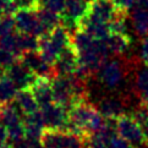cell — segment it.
<instances>
[{
  "mask_svg": "<svg viewBox=\"0 0 148 148\" xmlns=\"http://www.w3.org/2000/svg\"><path fill=\"white\" fill-rule=\"evenodd\" d=\"M71 43V32L64 25H59L50 33L39 37L38 51L50 65L54 66L59 54Z\"/></svg>",
  "mask_w": 148,
  "mask_h": 148,
  "instance_id": "1",
  "label": "cell"
},
{
  "mask_svg": "<svg viewBox=\"0 0 148 148\" xmlns=\"http://www.w3.org/2000/svg\"><path fill=\"white\" fill-rule=\"evenodd\" d=\"M44 148H86L87 138L67 130L45 129L40 137Z\"/></svg>",
  "mask_w": 148,
  "mask_h": 148,
  "instance_id": "2",
  "label": "cell"
},
{
  "mask_svg": "<svg viewBox=\"0 0 148 148\" xmlns=\"http://www.w3.org/2000/svg\"><path fill=\"white\" fill-rule=\"evenodd\" d=\"M127 64L123 59H118V56H115V59L109 58L108 60L103 62L97 75L99 81L105 87L114 89L118 88L125 80V77L127 76Z\"/></svg>",
  "mask_w": 148,
  "mask_h": 148,
  "instance_id": "3",
  "label": "cell"
},
{
  "mask_svg": "<svg viewBox=\"0 0 148 148\" xmlns=\"http://www.w3.org/2000/svg\"><path fill=\"white\" fill-rule=\"evenodd\" d=\"M0 121L5 126L10 141L22 138L25 136L23 114L14 103L0 107Z\"/></svg>",
  "mask_w": 148,
  "mask_h": 148,
  "instance_id": "4",
  "label": "cell"
},
{
  "mask_svg": "<svg viewBox=\"0 0 148 148\" xmlns=\"http://www.w3.org/2000/svg\"><path fill=\"white\" fill-rule=\"evenodd\" d=\"M116 132L132 145H145L142 126L132 114H123L116 119Z\"/></svg>",
  "mask_w": 148,
  "mask_h": 148,
  "instance_id": "5",
  "label": "cell"
},
{
  "mask_svg": "<svg viewBox=\"0 0 148 148\" xmlns=\"http://www.w3.org/2000/svg\"><path fill=\"white\" fill-rule=\"evenodd\" d=\"M45 129L50 130H67L69 110L58 103H50L39 108Z\"/></svg>",
  "mask_w": 148,
  "mask_h": 148,
  "instance_id": "6",
  "label": "cell"
},
{
  "mask_svg": "<svg viewBox=\"0 0 148 148\" xmlns=\"http://www.w3.org/2000/svg\"><path fill=\"white\" fill-rule=\"evenodd\" d=\"M15 28L20 33L33 34L36 37H42L47 34L39 22L37 10H17L14 14Z\"/></svg>",
  "mask_w": 148,
  "mask_h": 148,
  "instance_id": "7",
  "label": "cell"
},
{
  "mask_svg": "<svg viewBox=\"0 0 148 148\" xmlns=\"http://www.w3.org/2000/svg\"><path fill=\"white\" fill-rule=\"evenodd\" d=\"M20 60L22 61L37 77L53 78L56 76L54 66L50 65L49 62L40 55V53L38 50L22 53V55L20 56Z\"/></svg>",
  "mask_w": 148,
  "mask_h": 148,
  "instance_id": "8",
  "label": "cell"
},
{
  "mask_svg": "<svg viewBox=\"0 0 148 148\" xmlns=\"http://www.w3.org/2000/svg\"><path fill=\"white\" fill-rule=\"evenodd\" d=\"M116 14V8L113 0H92L84 17L98 23H108Z\"/></svg>",
  "mask_w": 148,
  "mask_h": 148,
  "instance_id": "9",
  "label": "cell"
},
{
  "mask_svg": "<svg viewBox=\"0 0 148 148\" xmlns=\"http://www.w3.org/2000/svg\"><path fill=\"white\" fill-rule=\"evenodd\" d=\"M78 66H80V59H78L77 50L72 45V43L60 53L54 64L56 76L73 75L77 72Z\"/></svg>",
  "mask_w": 148,
  "mask_h": 148,
  "instance_id": "10",
  "label": "cell"
},
{
  "mask_svg": "<svg viewBox=\"0 0 148 148\" xmlns=\"http://www.w3.org/2000/svg\"><path fill=\"white\" fill-rule=\"evenodd\" d=\"M5 75L14 82L17 89L31 88V86L37 80V76L20 59L6 69Z\"/></svg>",
  "mask_w": 148,
  "mask_h": 148,
  "instance_id": "11",
  "label": "cell"
},
{
  "mask_svg": "<svg viewBox=\"0 0 148 148\" xmlns=\"http://www.w3.org/2000/svg\"><path fill=\"white\" fill-rule=\"evenodd\" d=\"M33 96L38 103L39 108L45 107L50 103H54V94H53L51 78L48 77H37L34 83L31 86Z\"/></svg>",
  "mask_w": 148,
  "mask_h": 148,
  "instance_id": "12",
  "label": "cell"
},
{
  "mask_svg": "<svg viewBox=\"0 0 148 148\" xmlns=\"http://www.w3.org/2000/svg\"><path fill=\"white\" fill-rule=\"evenodd\" d=\"M97 108L104 118L107 119H118L123 114H126L125 100L123 98H118V97L103 98L99 102V105Z\"/></svg>",
  "mask_w": 148,
  "mask_h": 148,
  "instance_id": "13",
  "label": "cell"
},
{
  "mask_svg": "<svg viewBox=\"0 0 148 148\" xmlns=\"http://www.w3.org/2000/svg\"><path fill=\"white\" fill-rule=\"evenodd\" d=\"M105 44L109 51L110 58L123 56L126 51L130 49L131 38L129 34H119V33H110L104 38Z\"/></svg>",
  "mask_w": 148,
  "mask_h": 148,
  "instance_id": "14",
  "label": "cell"
},
{
  "mask_svg": "<svg viewBox=\"0 0 148 148\" xmlns=\"http://www.w3.org/2000/svg\"><path fill=\"white\" fill-rule=\"evenodd\" d=\"M23 126H25V136L31 140H40L45 126L42 119L40 112L32 113L23 116Z\"/></svg>",
  "mask_w": 148,
  "mask_h": 148,
  "instance_id": "15",
  "label": "cell"
},
{
  "mask_svg": "<svg viewBox=\"0 0 148 148\" xmlns=\"http://www.w3.org/2000/svg\"><path fill=\"white\" fill-rule=\"evenodd\" d=\"M12 103L16 105L17 109L23 114V116L28 115V114H32V113H36V112L39 110V105H38V103H37L33 93L29 88L18 89L16 97H15Z\"/></svg>",
  "mask_w": 148,
  "mask_h": 148,
  "instance_id": "16",
  "label": "cell"
},
{
  "mask_svg": "<svg viewBox=\"0 0 148 148\" xmlns=\"http://www.w3.org/2000/svg\"><path fill=\"white\" fill-rule=\"evenodd\" d=\"M131 25L140 38L148 37V10L134 8L130 12Z\"/></svg>",
  "mask_w": 148,
  "mask_h": 148,
  "instance_id": "17",
  "label": "cell"
},
{
  "mask_svg": "<svg viewBox=\"0 0 148 148\" xmlns=\"http://www.w3.org/2000/svg\"><path fill=\"white\" fill-rule=\"evenodd\" d=\"M135 94L140 99V104L148 105V66L140 69L135 76Z\"/></svg>",
  "mask_w": 148,
  "mask_h": 148,
  "instance_id": "18",
  "label": "cell"
},
{
  "mask_svg": "<svg viewBox=\"0 0 148 148\" xmlns=\"http://www.w3.org/2000/svg\"><path fill=\"white\" fill-rule=\"evenodd\" d=\"M37 15H38L39 22L47 34L50 33L59 25H61V15L56 14L54 11H50L48 9L38 8L37 9Z\"/></svg>",
  "mask_w": 148,
  "mask_h": 148,
  "instance_id": "19",
  "label": "cell"
},
{
  "mask_svg": "<svg viewBox=\"0 0 148 148\" xmlns=\"http://www.w3.org/2000/svg\"><path fill=\"white\" fill-rule=\"evenodd\" d=\"M17 91V87L6 75L0 76V107L12 103Z\"/></svg>",
  "mask_w": 148,
  "mask_h": 148,
  "instance_id": "20",
  "label": "cell"
},
{
  "mask_svg": "<svg viewBox=\"0 0 148 148\" xmlns=\"http://www.w3.org/2000/svg\"><path fill=\"white\" fill-rule=\"evenodd\" d=\"M15 31L14 15H1L0 16V38Z\"/></svg>",
  "mask_w": 148,
  "mask_h": 148,
  "instance_id": "21",
  "label": "cell"
},
{
  "mask_svg": "<svg viewBox=\"0 0 148 148\" xmlns=\"http://www.w3.org/2000/svg\"><path fill=\"white\" fill-rule=\"evenodd\" d=\"M66 0H39V8L48 9L50 11L61 15L64 11Z\"/></svg>",
  "mask_w": 148,
  "mask_h": 148,
  "instance_id": "22",
  "label": "cell"
},
{
  "mask_svg": "<svg viewBox=\"0 0 148 148\" xmlns=\"http://www.w3.org/2000/svg\"><path fill=\"white\" fill-rule=\"evenodd\" d=\"M20 58L17 55H15L14 53L11 51H8V50H4L0 48V65L3 67L8 69L9 66H11L14 62H16Z\"/></svg>",
  "mask_w": 148,
  "mask_h": 148,
  "instance_id": "23",
  "label": "cell"
},
{
  "mask_svg": "<svg viewBox=\"0 0 148 148\" xmlns=\"http://www.w3.org/2000/svg\"><path fill=\"white\" fill-rule=\"evenodd\" d=\"M15 9L17 10H37L39 8V0H12Z\"/></svg>",
  "mask_w": 148,
  "mask_h": 148,
  "instance_id": "24",
  "label": "cell"
},
{
  "mask_svg": "<svg viewBox=\"0 0 148 148\" xmlns=\"http://www.w3.org/2000/svg\"><path fill=\"white\" fill-rule=\"evenodd\" d=\"M113 3L118 11L126 14H129L135 6V0H113Z\"/></svg>",
  "mask_w": 148,
  "mask_h": 148,
  "instance_id": "25",
  "label": "cell"
},
{
  "mask_svg": "<svg viewBox=\"0 0 148 148\" xmlns=\"http://www.w3.org/2000/svg\"><path fill=\"white\" fill-rule=\"evenodd\" d=\"M110 148H136L131 142L124 140L123 137H120L119 135H116L114 138L112 140V145Z\"/></svg>",
  "mask_w": 148,
  "mask_h": 148,
  "instance_id": "26",
  "label": "cell"
},
{
  "mask_svg": "<svg viewBox=\"0 0 148 148\" xmlns=\"http://www.w3.org/2000/svg\"><path fill=\"white\" fill-rule=\"evenodd\" d=\"M140 53H141V59H142V61L145 62V65L148 66V37L142 38Z\"/></svg>",
  "mask_w": 148,
  "mask_h": 148,
  "instance_id": "27",
  "label": "cell"
},
{
  "mask_svg": "<svg viewBox=\"0 0 148 148\" xmlns=\"http://www.w3.org/2000/svg\"><path fill=\"white\" fill-rule=\"evenodd\" d=\"M134 8L148 10V0H135V6Z\"/></svg>",
  "mask_w": 148,
  "mask_h": 148,
  "instance_id": "28",
  "label": "cell"
},
{
  "mask_svg": "<svg viewBox=\"0 0 148 148\" xmlns=\"http://www.w3.org/2000/svg\"><path fill=\"white\" fill-rule=\"evenodd\" d=\"M142 126V131H143V135H145V145L148 146V119L146 121L141 124Z\"/></svg>",
  "mask_w": 148,
  "mask_h": 148,
  "instance_id": "29",
  "label": "cell"
},
{
  "mask_svg": "<svg viewBox=\"0 0 148 148\" xmlns=\"http://www.w3.org/2000/svg\"><path fill=\"white\" fill-rule=\"evenodd\" d=\"M0 148H12V147H11V143H9V142H5V143L0 145Z\"/></svg>",
  "mask_w": 148,
  "mask_h": 148,
  "instance_id": "30",
  "label": "cell"
},
{
  "mask_svg": "<svg viewBox=\"0 0 148 148\" xmlns=\"http://www.w3.org/2000/svg\"><path fill=\"white\" fill-rule=\"evenodd\" d=\"M84 1H87V3L89 4V3H91V1H92V0H84Z\"/></svg>",
  "mask_w": 148,
  "mask_h": 148,
  "instance_id": "31",
  "label": "cell"
},
{
  "mask_svg": "<svg viewBox=\"0 0 148 148\" xmlns=\"http://www.w3.org/2000/svg\"><path fill=\"white\" fill-rule=\"evenodd\" d=\"M1 15H3V14H1V11H0V16H1Z\"/></svg>",
  "mask_w": 148,
  "mask_h": 148,
  "instance_id": "32",
  "label": "cell"
},
{
  "mask_svg": "<svg viewBox=\"0 0 148 148\" xmlns=\"http://www.w3.org/2000/svg\"><path fill=\"white\" fill-rule=\"evenodd\" d=\"M86 148H88V147H86Z\"/></svg>",
  "mask_w": 148,
  "mask_h": 148,
  "instance_id": "33",
  "label": "cell"
}]
</instances>
